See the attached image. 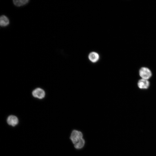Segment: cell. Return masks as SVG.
Listing matches in <instances>:
<instances>
[{
    "label": "cell",
    "mask_w": 156,
    "mask_h": 156,
    "mask_svg": "<svg viewBox=\"0 0 156 156\" xmlns=\"http://www.w3.org/2000/svg\"><path fill=\"white\" fill-rule=\"evenodd\" d=\"M82 138L83 135L81 132L76 130L72 131L70 137V139L74 144L78 142Z\"/></svg>",
    "instance_id": "6da1fadb"
},
{
    "label": "cell",
    "mask_w": 156,
    "mask_h": 156,
    "mask_svg": "<svg viewBox=\"0 0 156 156\" xmlns=\"http://www.w3.org/2000/svg\"><path fill=\"white\" fill-rule=\"evenodd\" d=\"M139 75L142 79L148 80L151 76V70L148 68L143 67L139 70Z\"/></svg>",
    "instance_id": "7a4b0ae2"
},
{
    "label": "cell",
    "mask_w": 156,
    "mask_h": 156,
    "mask_svg": "<svg viewBox=\"0 0 156 156\" xmlns=\"http://www.w3.org/2000/svg\"><path fill=\"white\" fill-rule=\"evenodd\" d=\"M8 123L10 125L14 127L18 123V120L17 118L14 115L9 116L7 119Z\"/></svg>",
    "instance_id": "277c9868"
},
{
    "label": "cell",
    "mask_w": 156,
    "mask_h": 156,
    "mask_svg": "<svg viewBox=\"0 0 156 156\" xmlns=\"http://www.w3.org/2000/svg\"><path fill=\"white\" fill-rule=\"evenodd\" d=\"M138 84L139 88L146 89L148 88L149 83L148 80L142 79L138 81Z\"/></svg>",
    "instance_id": "5b68a950"
},
{
    "label": "cell",
    "mask_w": 156,
    "mask_h": 156,
    "mask_svg": "<svg viewBox=\"0 0 156 156\" xmlns=\"http://www.w3.org/2000/svg\"><path fill=\"white\" fill-rule=\"evenodd\" d=\"M29 1L28 0H13V3L15 5L20 6L27 4Z\"/></svg>",
    "instance_id": "ba28073f"
},
{
    "label": "cell",
    "mask_w": 156,
    "mask_h": 156,
    "mask_svg": "<svg viewBox=\"0 0 156 156\" xmlns=\"http://www.w3.org/2000/svg\"><path fill=\"white\" fill-rule=\"evenodd\" d=\"M88 58L92 62L95 63L99 59V56L98 53L94 52L90 53L89 55Z\"/></svg>",
    "instance_id": "8992f818"
},
{
    "label": "cell",
    "mask_w": 156,
    "mask_h": 156,
    "mask_svg": "<svg viewBox=\"0 0 156 156\" xmlns=\"http://www.w3.org/2000/svg\"><path fill=\"white\" fill-rule=\"evenodd\" d=\"M9 23L8 18L5 15L1 16L0 18V25L1 26L5 27L8 25Z\"/></svg>",
    "instance_id": "52a82bcc"
},
{
    "label": "cell",
    "mask_w": 156,
    "mask_h": 156,
    "mask_svg": "<svg viewBox=\"0 0 156 156\" xmlns=\"http://www.w3.org/2000/svg\"><path fill=\"white\" fill-rule=\"evenodd\" d=\"M32 94L34 97L40 99L44 98L45 95L44 91L40 88H38L34 90Z\"/></svg>",
    "instance_id": "3957f363"
},
{
    "label": "cell",
    "mask_w": 156,
    "mask_h": 156,
    "mask_svg": "<svg viewBox=\"0 0 156 156\" xmlns=\"http://www.w3.org/2000/svg\"><path fill=\"white\" fill-rule=\"evenodd\" d=\"M85 144L84 140L82 138L78 142L74 144L75 148L77 149H80L83 147Z\"/></svg>",
    "instance_id": "9c48e42d"
}]
</instances>
